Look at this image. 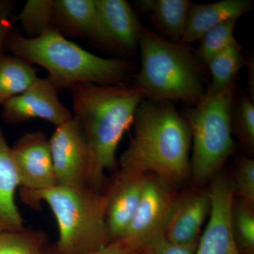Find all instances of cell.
<instances>
[{"instance_id":"6da1fadb","label":"cell","mask_w":254,"mask_h":254,"mask_svg":"<svg viewBox=\"0 0 254 254\" xmlns=\"http://www.w3.org/2000/svg\"><path fill=\"white\" fill-rule=\"evenodd\" d=\"M134 135L120 170L154 175L175 187L190 176L191 136L186 120L170 101L144 99L135 113Z\"/></svg>"},{"instance_id":"7a4b0ae2","label":"cell","mask_w":254,"mask_h":254,"mask_svg":"<svg viewBox=\"0 0 254 254\" xmlns=\"http://www.w3.org/2000/svg\"><path fill=\"white\" fill-rule=\"evenodd\" d=\"M73 117L81 125L89 152L87 185L100 191L105 174L116 165V153L125 132L145 99L138 87L78 83L70 88Z\"/></svg>"},{"instance_id":"3957f363","label":"cell","mask_w":254,"mask_h":254,"mask_svg":"<svg viewBox=\"0 0 254 254\" xmlns=\"http://www.w3.org/2000/svg\"><path fill=\"white\" fill-rule=\"evenodd\" d=\"M4 48L14 56L46 68L48 78L58 91L70 89L78 83L124 85L133 71L131 62L100 58L54 29L33 38L12 29Z\"/></svg>"},{"instance_id":"277c9868","label":"cell","mask_w":254,"mask_h":254,"mask_svg":"<svg viewBox=\"0 0 254 254\" xmlns=\"http://www.w3.org/2000/svg\"><path fill=\"white\" fill-rule=\"evenodd\" d=\"M23 203L37 209L49 205L59 229L54 250L58 254H81L103 248L113 242L106 219L104 193L88 186H56L42 190L21 188Z\"/></svg>"},{"instance_id":"5b68a950","label":"cell","mask_w":254,"mask_h":254,"mask_svg":"<svg viewBox=\"0 0 254 254\" xmlns=\"http://www.w3.org/2000/svg\"><path fill=\"white\" fill-rule=\"evenodd\" d=\"M138 46L141 68L134 86L143 90L145 99L198 104L205 93L203 66L188 46L143 27Z\"/></svg>"},{"instance_id":"8992f818","label":"cell","mask_w":254,"mask_h":254,"mask_svg":"<svg viewBox=\"0 0 254 254\" xmlns=\"http://www.w3.org/2000/svg\"><path fill=\"white\" fill-rule=\"evenodd\" d=\"M237 83L217 94L205 92L198 104L185 110L193 142L190 175L197 188L213 181L235 149L231 112Z\"/></svg>"},{"instance_id":"52a82bcc","label":"cell","mask_w":254,"mask_h":254,"mask_svg":"<svg viewBox=\"0 0 254 254\" xmlns=\"http://www.w3.org/2000/svg\"><path fill=\"white\" fill-rule=\"evenodd\" d=\"M177 196L173 185L154 175H147L139 205L123 238L144 248L165 234Z\"/></svg>"},{"instance_id":"ba28073f","label":"cell","mask_w":254,"mask_h":254,"mask_svg":"<svg viewBox=\"0 0 254 254\" xmlns=\"http://www.w3.org/2000/svg\"><path fill=\"white\" fill-rule=\"evenodd\" d=\"M57 185L88 186L89 152L81 125L74 118L56 127L49 139Z\"/></svg>"},{"instance_id":"9c48e42d","label":"cell","mask_w":254,"mask_h":254,"mask_svg":"<svg viewBox=\"0 0 254 254\" xmlns=\"http://www.w3.org/2000/svg\"><path fill=\"white\" fill-rule=\"evenodd\" d=\"M209 189L211 198L209 220L194 254H240L232 231L235 196L232 180L217 175Z\"/></svg>"},{"instance_id":"30bf717a","label":"cell","mask_w":254,"mask_h":254,"mask_svg":"<svg viewBox=\"0 0 254 254\" xmlns=\"http://www.w3.org/2000/svg\"><path fill=\"white\" fill-rule=\"evenodd\" d=\"M58 91L48 77H38L21 94L2 105L1 117L5 123H24L42 119L60 126L73 118L72 113L60 102Z\"/></svg>"},{"instance_id":"8fae6325","label":"cell","mask_w":254,"mask_h":254,"mask_svg":"<svg viewBox=\"0 0 254 254\" xmlns=\"http://www.w3.org/2000/svg\"><path fill=\"white\" fill-rule=\"evenodd\" d=\"M11 152L21 189L42 190L56 186L49 140L43 131L23 133Z\"/></svg>"},{"instance_id":"7c38bea8","label":"cell","mask_w":254,"mask_h":254,"mask_svg":"<svg viewBox=\"0 0 254 254\" xmlns=\"http://www.w3.org/2000/svg\"><path fill=\"white\" fill-rule=\"evenodd\" d=\"M146 175L120 170L104 193L105 219L113 241L126 234L139 205Z\"/></svg>"},{"instance_id":"4fadbf2b","label":"cell","mask_w":254,"mask_h":254,"mask_svg":"<svg viewBox=\"0 0 254 254\" xmlns=\"http://www.w3.org/2000/svg\"><path fill=\"white\" fill-rule=\"evenodd\" d=\"M211 208L210 189L198 188L178 195L165 230V236L179 245L199 241L200 230Z\"/></svg>"},{"instance_id":"5bb4252c","label":"cell","mask_w":254,"mask_h":254,"mask_svg":"<svg viewBox=\"0 0 254 254\" xmlns=\"http://www.w3.org/2000/svg\"><path fill=\"white\" fill-rule=\"evenodd\" d=\"M53 29L110 49L95 0H54Z\"/></svg>"},{"instance_id":"9a60e30c","label":"cell","mask_w":254,"mask_h":254,"mask_svg":"<svg viewBox=\"0 0 254 254\" xmlns=\"http://www.w3.org/2000/svg\"><path fill=\"white\" fill-rule=\"evenodd\" d=\"M110 49L133 53L138 47L143 26L125 0H95Z\"/></svg>"},{"instance_id":"2e32d148","label":"cell","mask_w":254,"mask_h":254,"mask_svg":"<svg viewBox=\"0 0 254 254\" xmlns=\"http://www.w3.org/2000/svg\"><path fill=\"white\" fill-rule=\"evenodd\" d=\"M252 0H222L210 4L192 3L182 37V44L200 41L212 28L231 19H239L252 9Z\"/></svg>"},{"instance_id":"e0dca14e","label":"cell","mask_w":254,"mask_h":254,"mask_svg":"<svg viewBox=\"0 0 254 254\" xmlns=\"http://www.w3.org/2000/svg\"><path fill=\"white\" fill-rule=\"evenodd\" d=\"M20 186L11 148L0 127V231H21L25 228L15 200Z\"/></svg>"},{"instance_id":"ac0fdd59","label":"cell","mask_w":254,"mask_h":254,"mask_svg":"<svg viewBox=\"0 0 254 254\" xmlns=\"http://www.w3.org/2000/svg\"><path fill=\"white\" fill-rule=\"evenodd\" d=\"M142 11L150 14L152 23L164 38L181 43L191 1L188 0H143L137 1Z\"/></svg>"},{"instance_id":"d6986e66","label":"cell","mask_w":254,"mask_h":254,"mask_svg":"<svg viewBox=\"0 0 254 254\" xmlns=\"http://www.w3.org/2000/svg\"><path fill=\"white\" fill-rule=\"evenodd\" d=\"M38 77L31 64L4 52L0 53V105L21 94Z\"/></svg>"},{"instance_id":"ffe728a7","label":"cell","mask_w":254,"mask_h":254,"mask_svg":"<svg viewBox=\"0 0 254 254\" xmlns=\"http://www.w3.org/2000/svg\"><path fill=\"white\" fill-rule=\"evenodd\" d=\"M242 46L237 43L219 53L209 62L211 73V83L205 92L209 94H217L232 83L237 81L239 74L247 61L242 53Z\"/></svg>"},{"instance_id":"44dd1931","label":"cell","mask_w":254,"mask_h":254,"mask_svg":"<svg viewBox=\"0 0 254 254\" xmlns=\"http://www.w3.org/2000/svg\"><path fill=\"white\" fill-rule=\"evenodd\" d=\"M47 235L39 230L0 231V254H50Z\"/></svg>"},{"instance_id":"7402d4cb","label":"cell","mask_w":254,"mask_h":254,"mask_svg":"<svg viewBox=\"0 0 254 254\" xmlns=\"http://www.w3.org/2000/svg\"><path fill=\"white\" fill-rule=\"evenodd\" d=\"M237 21L238 19L225 21L212 28L200 38L199 46L193 51L200 63L207 66L214 57L238 43L235 37Z\"/></svg>"},{"instance_id":"603a6c76","label":"cell","mask_w":254,"mask_h":254,"mask_svg":"<svg viewBox=\"0 0 254 254\" xmlns=\"http://www.w3.org/2000/svg\"><path fill=\"white\" fill-rule=\"evenodd\" d=\"M54 0H28L20 14L16 16L26 38H33L53 29Z\"/></svg>"},{"instance_id":"cb8c5ba5","label":"cell","mask_w":254,"mask_h":254,"mask_svg":"<svg viewBox=\"0 0 254 254\" xmlns=\"http://www.w3.org/2000/svg\"><path fill=\"white\" fill-rule=\"evenodd\" d=\"M232 133H235L247 151L254 150V104L250 95L234 100L231 112Z\"/></svg>"},{"instance_id":"d4e9b609","label":"cell","mask_w":254,"mask_h":254,"mask_svg":"<svg viewBox=\"0 0 254 254\" xmlns=\"http://www.w3.org/2000/svg\"><path fill=\"white\" fill-rule=\"evenodd\" d=\"M232 231L242 254H254V207L234 200L232 214Z\"/></svg>"},{"instance_id":"484cf974","label":"cell","mask_w":254,"mask_h":254,"mask_svg":"<svg viewBox=\"0 0 254 254\" xmlns=\"http://www.w3.org/2000/svg\"><path fill=\"white\" fill-rule=\"evenodd\" d=\"M234 196L237 200L254 206V161L249 158H238L235 180L232 181Z\"/></svg>"},{"instance_id":"4316f807","label":"cell","mask_w":254,"mask_h":254,"mask_svg":"<svg viewBox=\"0 0 254 254\" xmlns=\"http://www.w3.org/2000/svg\"><path fill=\"white\" fill-rule=\"evenodd\" d=\"M198 243L179 245L170 242L163 234L150 242L145 247L143 254H194Z\"/></svg>"},{"instance_id":"83f0119b","label":"cell","mask_w":254,"mask_h":254,"mask_svg":"<svg viewBox=\"0 0 254 254\" xmlns=\"http://www.w3.org/2000/svg\"><path fill=\"white\" fill-rule=\"evenodd\" d=\"M145 248L131 244L128 240L122 238L114 240L109 245L87 253L81 254H143ZM50 254H58L54 249L50 250Z\"/></svg>"},{"instance_id":"f1b7e54d","label":"cell","mask_w":254,"mask_h":254,"mask_svg":"<svg viewBox=\"0 0 254 254\" xmlns=\"http://www.w3.org/2000/svg\"><path fill=\"white\" fill-rule=\"evenodd\" d=\"M14 3L8 0H0V53L4 48L5 41L13 25L16 21V16L13 15Z\"/></svg>"},{"instance_id":"f546056e","label":"cell","mask_w":254,"mask_h":254,"mask_svg":"<svg viewBox=\"0 0 254 254\" xmlns=\"http://www.w3.org/2000/svg\"></svg>"}]
</instances>
